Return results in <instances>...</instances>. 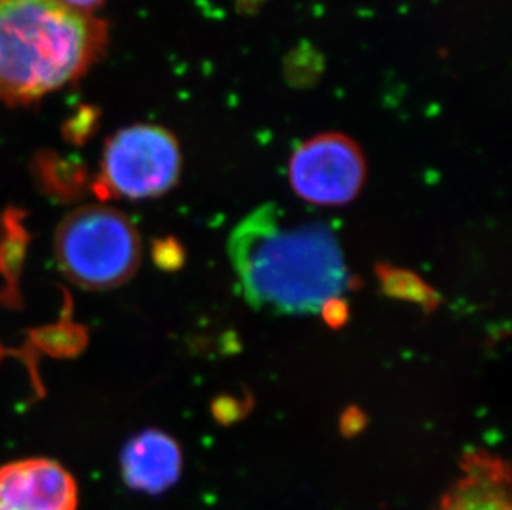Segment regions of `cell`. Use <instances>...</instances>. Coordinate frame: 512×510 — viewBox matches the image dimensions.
I'll use <instances>...</instances> for the list:
<instances>
[{
    "instance_id": "obj_1",
    "label": "cell",
    "mask_w": 512,
    "mask_h": 510,
    "mask_svg": "<svg viewBox=\"0 0 512 510\" xmlns=\"http://www.w3.org/2000/svg\"><path fill=\"white\" fill-rule=\"evenodd\" d=\"M229 257L251 304L289 315L320 312L347 290L348 272L334 232L259 207L229 237Z\"/></svg>"
},
{
    "instance_id": "obj_2",
    "label": "cell",
    "mask_w": 512,
    "mask_h": 510,
    "mask_svg": "<svg viewBox=\"0 0 512 510\" xmlns=\"http://www.w3.org/2000/svg\"><path fill=\"white\" fill-rule=\"evenodd\" d=\"M108 42L105 20L63 0H0V102L34 105L77 83Z\"/></svg>"
},
{
    "instance_id": "obj_3",
    "label": "cell",
    "mask_w": 512,
    "mask_h": 510,
    "mask_svg": "<svg viewBox=\"0 0 512 510\" xmlns=\"http://www.w3.org/2000/svg\"><path fill=\"white\" fill-rule=\"evenodd\" d=\"M58 269L83 290H112L140 267L143 246L125 212L107 203L83 204L63 217L54 236Z\"/></svg>"
},
{
    "instance_id": "obj_4",
    "label": "cell",
    "mask_w": 512,
    "mask_h": 510,
    "mask_svg": "<svg viewBox=\"0 0 512 510\" xmlns=\"http://www.w3.org/2000/svg\"><path fill=\"white\" fill-rule=\"evenodd\" d=\"M181 169L178 138L165 126L136 123L108 138L92 189L100 203L160 198L178 184Z\"/></svg>"
},
{
    "instance_id": "obj_5",
    "label": "cell",
    "mask_w": 512,
    "mask_h": 510,
    "mask_svg": "<svg viewBox=\"0 0 512 510\" xmlns=\"http://www.w3.org/2000/svg\"><path fill=\"white\" fill-rule=\"evenodd\" d=\"M367 159L357 141L339 131L312 136L289 159L290 188L317 206H345L362 193Z\"/></svg>"
},
{
    "instance_id": "obj_6",
    "label": "cell",
    "mask_w": 512,
    "mask_h": 510,
    "mask_svg": "<svg viewBox=\"0 0 512 510\" xmlns=\"http://www.w3.org/2000/svg\"><path fill=\"white\" fill-rule=\"evenodd\" d=\"M72 472L49 458H27L0 466V510H77Z\"/></svg>"
},
{
    "instance_id": "obj_7",
    "label": "cell",
    "mask_w": 512,
    "mask_h": 510,
    "mask_svg": "<svg viewBox=\"0 0 512 510\" xmlns=\"http://www.w3.org/2000/svg\"><path fill=\"white\" fill-rule=\"evenodd\" d=\"M435 510H512L508 462L481 449L464 454L458 477Z\"/></svg>"
},
{
    "instance_id": "obj_8",
    "label": "cell",
    "mask_w": 512,
    "mask_h": 510,
    "mask_svg": "<svg viewBox=\"0 0 512 510\" xmlns=\"http://www.w3.org/2000/svg\"><path fill=\"white\" fill-rule=\"evenodd\" d=\"M120 467L126 486L155 496L178 482L183 454L170 434L145 429L128 439L121 451Z\"/></svg>"
},
{
    "instance_id": "obj_9",
    "label": "cell",
    "mask_w": 512,
    "mask_h": 510,
    "mask_svg": "<svg viewBox=\"0 0 512 510\" xmlns=\"http://www.w3.org/2000/svg\"><path fill=\"white\" fill-rule=\"evenodd\" d=\"M153 257H155L156 264L163 269H178L183 262V249L173 239H165V241L156 242Z\"/></svg>"
},
{
    "instance_id": "obj_10",
    "label": "cell",
    "mask_w": 512,
    "mask_h": 510,
    "mask_svg": "<svg viewBox=\"0 0 512 510\" xmlns=\"http://www.w3.org/2000/svg\"><path fill=\"white\" fill-rule=\"evenodd\" d=\"M320 312L324 313L325 320L330 325H334V327H339L345 322V318H347V305L343 304L342 300L334 299L330 300L329 304H325L324 308L320 310Z\"/></svg>"
},
{
    "instance_id": "obj_11",
    "label": "cell",
    "mask_w": 512,
    "mask_h": 510,
    "mask_svg": "<svg viewBox=\"0 0 512 510\" xmlns=\"http://www.w3.org/2000/svg\"><path fill=\"white\" fill-rule=\"evenodd\" d=\"M63 2L72 5L75 9L83 10V12H92V14H95V10L100 5L105 4V0H63Z\"/></svg>"
},
{
    "instance_id": "obj_12",
    "label": "cell",
    "mask_w": 512,
    "mask_h": 510,
    "mask_svg": "<svg viewBox=\"0 0 512 510\" xmlns=\"http://www.w3.org/2000/svg\"><path fill=\"white\" fill-rule=\"evenodd\" d=\"M5 357H7V350H5L4 345L0 343V361L4 360Z\"/></svg>"
}]
</instances>
